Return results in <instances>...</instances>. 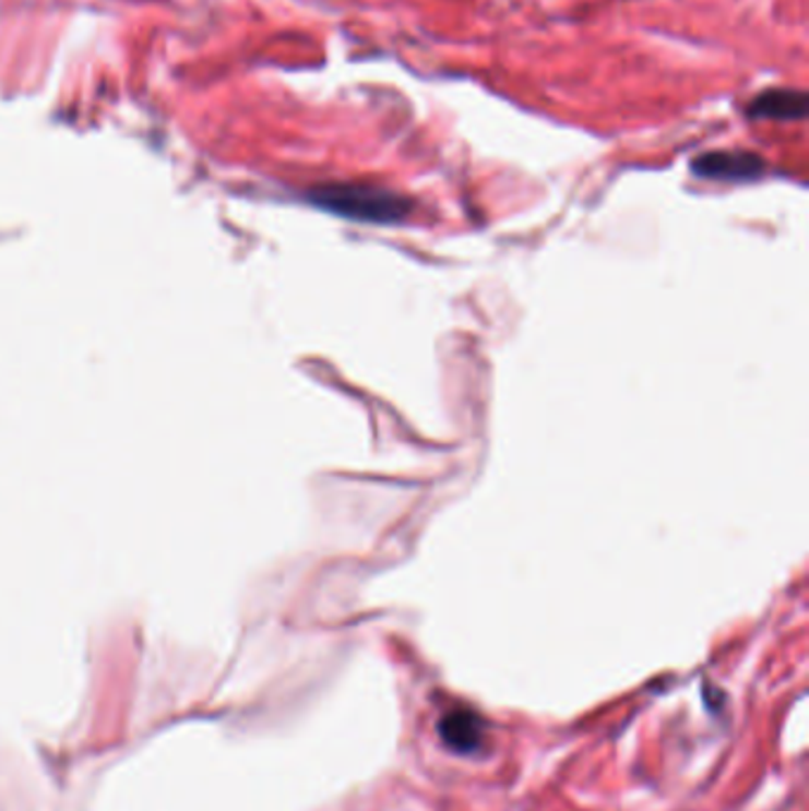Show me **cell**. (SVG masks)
Listing matches in <instances>:
<instances>
[{"instance_id": "6da1fadb", "label": "cell", "mask_w": 809, "mask_h": 811, "mask_svg": "<svg viewBox=\"0 0 809 811\" xmlns=\"http://www.w3.org/2000/svg\"><path fill=\"white\" fill-rule=\"evenodd\" d=\"M319 207L361 224H400L411 214V200L388 188L335 183L311 192Z\"/></svg>"}, {"instance_id": "7a4b0ae2", "label": "cell", "mask_w": 809, "mask_h": 811, "mask_svg": "<svg viewBox=\"0 0 809 811\" xmlns=\"http://www.w3.org/2000/svg\"><path fill=\"white\" fill-rule=\"evenodd\" d=\"M691 169L695 176L707 178V181H756L764 174L762 157L743 153V150H726V153H707L701 155Z\"/></svg>"}, {"instance_id": "3957f363", "label": "cell", "mask_w": 809, "mask_h": 811, "mask_svg": "<svg viewBox=\"0 0 809 811\" xmlns=\"http://www.w3.org/2000/svg\"><path fill=\"white\" fill-rule=\"evenodd\" d=\"M440 736L449 750L473 754L485 748V721L473 709H451L440 721Z\"/></svg>"}, {"instance_id": "277c9868", "label": "cell", "mask_w": 809, "mask_h": 811, "mask_svg": "<svg viewBox=\"0 0 809 811\" xmlns=\"http://www.w3.org/2000/svg\"><path fill=\"white\" fill-rule=\"evenodd\" d=\"M805 112H807V95L800 91H786V88L764 91L748 107V115L752 119H774V121L802 119Z\"/></svg>"}]
</instances>
